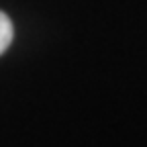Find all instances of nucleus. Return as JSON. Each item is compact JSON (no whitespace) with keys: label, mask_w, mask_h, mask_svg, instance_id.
<instances>
[{"label":"nucleus","mask_w":147,"mask_h":147,"mask_svg":"<svg viewBox=\"0 0 147 147\" xmlns=\"http://www.w3.org/2000/svg\"><path fill=\"white\" fill-rule=\"evenodd\" d=\"M12 37H14V29H12V21L0 10V55H2L10 43H12Z\"/></svg>","instance_id":"f257e3e1"}]
</instances>
